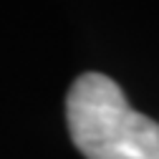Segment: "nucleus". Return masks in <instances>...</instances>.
Returning <instances> with one entry per match:
<instances>
[{"mask_svg": "<svg viewBox=\"0 0 159 159\" xmlns=\"http://www.w3.org/2000/svg\"><path fill=\"white\" fill-rule=\"evenodd\" d=\"M66 119L86 159H159V124L134 111L119 84L104 73H84L73 81Z\"/></svg>", "mask_w": 159, "mask_h": 159, "instance_id": "nucleus-1", "label": "nucleus"}]
</instances>
